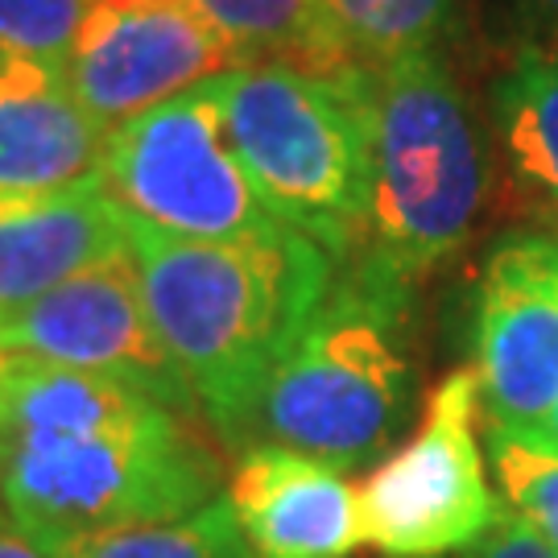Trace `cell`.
I'll list each match as a JSON object with an SVG mask.
<instances>
[{
	"instance_id": "obj_1",
	"label": "cell",
	"mask_w": 558,
	"mask_h": 558,
	"mask_svg": "<svg viewBox=\"0 0 558 558\" xmlns=\"http://www.w3.org/2000/svg\"><path fill=\"white\" fill-rule=\"evenodd\" d=\"M220 488L223 459L195 418L96 373L0 364V513L46 550L191 518Z\"/></svg>"
},
{
	"instance_id": "obj_2",
	"label": "cell",
	"mask_w": 558,
	"mask_h": 558,
	"mask_svg": "<svg viewBox=\"0 0 558 558\" xmlns=\"http://www.w3.org/2000/svg\"><path fill=\"white\" fill-rule=\"evenodd\" d=\"M145 302L174 364L223 442L253 435V414L339 260L299 228L240 240H179L129 220Z\"/></svg>"
},
{
	"instance_id": "obj_3",
	"label": "cell",
	"mask_w": 558,
	"mask_h": 558,
	"mask_svg": "<svg viewBox=\"0 0 558 558\" xmlns=\"http://www.w3.org/2000/svg\"><path fill=\"white\" fill-rule=\"evenodd\" d=\"M410 286L343 260L315 319L265 385L253 435L352 472L385 456L414 405Z\"/></svg>"
},
{
	"instance_id": "obj_4",
	"label": "cell",
	"mask_w": 558,
	"mask_h": 558,
	"mask_svg": "<svg viewBox=\"0 0 558 558\" xmlns=\"http://www.w3.org/2000/svg\"><path fill=\"white\" fill-rule=\"evenodd\" d=\"M488 191V137L442 54L373 71V191L356 257L414 290L463 248Z\"/></svg>"
},
{
	"instance_id": "obj_5",
	"label": "cell",
	"mask_w": 558,
	"mask_h": 558,
	"mask_svg": "<svg viewBox=\"0 0 558 558\" xmlns=\"http://www.w3.org/2000/svg\"><path fill=\"white\" fill-rule=\"evenodd\" d=\"M216 96L269 211L339 265L356 257L373 191V71L323 80L244 62L216 80Z\"/></svg>"
},
{
	"instance_id": "obj_6",
	"label": "cell",
	"mask_w": 558,
	"mask_h": 558,
	"mask_svg": "<svg viewBox=\"0 0 558 558\" xmlns=\"http://www.w3.org/2000/svg\"><path fill=\"white\" fill-rule=\"evenodd\" d=\"M100 182L129 220L179 240H240L286 228L228 137L216 80L117 124L104 145Z\"/></svg>"
},
{
	"instance_id": "obj_7",
	"label": "cell",
	"mask_w": 558,
	"mask_h": 558,
	"mask_svg": "<svg viewBox=\"0 0 558 558\" xmlns=\"http://www.w3.org/2000/svg\"><path fill=\"white\" fill-rule=\"evenodd\" d=\"M476 410V373H447L410 442L360 480V530L385 558L459 555L505 518V500L484 472Z\"/></svg>"
},
{
	"instance_id": "obj_8",
	"label": "cell",
	"mask_w": 558,
	"mask_h": 558,
	"mask_svg": "<svg viewBox=\"0 0 558 558\" xmlns=\"http://www.w3.org/2000/svg\"><path fill=\"white\" fill-rule=\"evenodd\" d=\"M4 348L13 356L133 385L186 418H203L199 401L149 315L133 248H120L50 294L4 311Z\"/></svg>"
},
{
	"instance_id": "obj_9",
	"label": "cell",
	"mask_w": 558,
	"mask_h": 558,
	"mask_svg": "<svg viewBox=\"0 0 558 558\" xmlns=\"http://www.w3.org/2000/svg\"><path fill=\"white\" fill-rule=\"evenodd\" d=\"M236 66L244 54L199 0H92L66 80L92 117L117 129Z\"/></svg>"
},
{
	"instance_id": "obj_10",
	"label": "cell",
	"mask_w": 558,
	"mask_h": 558,
	"mask_svg": "<svg viewBox=\"0 0 558 558\" xmlns=\"http://www.w3.org/2000/svg\"><path fill=\"white\" fill-rule=\"evenodd\" d=\"M472 373L484 426L538 439L558 401V232H509L484 257Z\"/></svg>"
},
{
	"instance_id": "obj_11",
	"label": "cell",
	"mask_w": 558,
	"mask_h": 558,
	"mask_svg": "<svg viewBox=\"0 0 558 558\" xmlns=\"http://www.w3.org/2000/svg\"><path fill=\"white\" fill-rule=\"evenodd\" d=\"M228 505L257 558H352L364 542L356 488L343 472L278 442L244 447Z\"/></svg>"
},
{
	"instance_id": "obj_12",
	"label": "cell",
	"mask_w": 558,
	"mask_h": 558,
	"mask_svg": "<svg viewBox=\"0 0 558 558\" xmlns=\"http://www.w3.org/2000/svg\"><path fill=\"white\" fill-rule=\"evenodd\" d=\"M108 133L62 66L0 50V191H62L96 179Z\"/></svg>"
},
{
	"instance_id": "obj_13",
	"label": "cell",
	"mask_w": 558,
	"mask_h": 558,
	"mask_svg": "<svg viewBox=\"0 0 558 558\" xmlns=\"http://www.w3.org/2000/svg\"><path fill=\"white\" fill-rule=\"evenodd\" d=\"M488 154L509 211L558 232V38H525L488 87Z\"/></svg>"
},
{
	"instance_id": "obj_14",
	"label": "cell",
	"mask_w": 558,
	"mask_h": 558,
	"mask_svg": "<svg viewBox=\"0 0 558 558\" xmlns=\"http://www.w3.org/2000/svg\"><path fill=\"white\" fill-rule=\"evenodd\" d=\"M199 4L236 41L244 62H274L323 80H348L368 71L348 54L319 0H199Z\"/></svg>"
},
{
	"instance_id": "obj_15",
	"label": "cell",
	"mask_w": 558,
	"mask_h": 558,
	"mask_svg": "<svg viewBox=\"0 0 558 558\" xmlns=\"http://www.w3.org/2000/svg\"><path fill=\"white\" fill-rule=\"evenodd\" d=\"M348 54L380 71L410 54H442L459 34L463 0H319Z\"/></svg>"
},
{
	"instance_id": "obj_16",
	"label": "cell",
	"mask_w": 558,
	"mask_h": 558,
	"mask_svg": "<svg viewBox=\"0 0 558 558\" xmlns=\"http://www.w3.org/2000/svg\"><path fill=\"white\" fill-rule=\"evenodd\" d=\"M54 558H257L240 534L228 497L203 505L199 513L154 525H124L59 546Z\"/></svg>"
},
{
	"instance_id": "obj_17",
	"label": "cell",
	"mask_w": 558,
	"mask_h": 558,
	"mask_svg": "<svg viewBox=\"0 0 558 558\" xmlns=\"http://www.w3.org/2000/svg\"><path fill=\"white\" fill-rule=\"evenodd\" d=\"M484 451L509 513L530 521L558 555V451L534 435L484 426Z\"/></svg>"
},
{
	"instance_id": "obj_18",
	"label": "cell",
	"mask_w": 558,
	"mask_h": 558,
	"mask_svg": "<svg viewBox=\"0 0 558 558\" xmlns=\"http://www.w3.org/2000/svg\"><path fill=\"white\" fill-rule=\"evenodd\" d=\"M92 0H0V50L66 71Z\"/></svg>"
},
{
	"instance_id": "obj_19",
	"label": "cell",
	"mask_w": 558,
	"mask_h": 558,
	"mask_svg": "<svg viewBox=\"0 0 558 558\" xmlns=\"http://www.w3.org/2000/svg\"><path fill=\"white\" fill-rule=\"evenodd\" d=\"M447 558H558V555L542 542V534L530 521H521L518 513L505 509V518H500L476 546H468V550L447 555Z\"/></svg>"
},
{
	"instance_id": "obj_20",
	"label": "cell",
	"mask_w": 558,
	"mask_h": 558,
	"mask_svg": "<svg viewBox=\"0 0 558 558\" xmlns=\"http://www.w3.org/2000/svg\"><path fill=\"white\" fill-rule=\"evenodd\" d=\"M509 4L530 25V38H558V0H509Z\"/></svg>"
},
{
	"instance_id": "obj_21",
	"label": "cell",
	"mask_w": 558,
	"mask_h": 558,
	"mask_svg": "<svg viewBox=\"0 0 558 558\" xmlns=\"http://www.w3.org/2000/svg\"><path fill=\"white\" fill-rule=\"evenodd\" d=\"M0 558H54V550H46L41 542H34L29 534H21L13 521H0Z\"/></svg>"
},
{
	"instance_id": "obj_22",
	"label": "cell",
	"mask_w": 558,
	"mask_h": 558,
	"mask_svg": "<svg viewBox=\"0 0 558 558\" xmlns=\"http://www.w3.org/2000/svg\"><path fill=\"white\" fill-rule=\"evenodd\" d=\"M546 447H555L558 451V401H555V410H550V418H546V426H542V435H538Z\"/></svg>"
},
{
	"instance_id": "obj_23",
	"label": "cell",
	"mask_w": 558,
	"mask_h": 558,
	"mask_svg": "<svg viewBox=\"0 0 558 558\" xmlns=\"http://www.w3.org/2000/svg\"><path fill=\"white\" fill-rule=\"evenodd\" d=\"M13 356V352H9V348H4V311H0V364H4V360Z\"/></svg>"
},
{
	"instance_id": "obj_24",
	"label": "cell",
	"mask_w": 558,
	"mask_h": 558,
	"mask_svg": "<svg viewBox=\"0 0 558 558\" xmlns=\"http://www.w3.org/2000/svg\"><path fill=\"white\" fill-rule=\"evenodd\" d=\"M0 521H4V513H0Z\"/></svg>"
}]
</instances>
